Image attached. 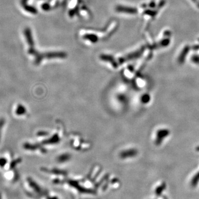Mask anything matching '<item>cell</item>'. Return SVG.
<instances>
[{"mask_svg": "<svg viewBox=\"0 0 199 199\" xmlns=\"http://www.w3.org/2000/svg\"><path fill=\"white\" fill-rule=\"evenodd\" d=\"M6 120L4 118H0V141H1V131L2 129V128L5 124Z\"/></svg>", "mask_w": 199, "mask_h": 199, "instance_id": "obj_4", "label": "cell"}, {"mask_svg": "<svg viewBox=\"0 0 199 199\" xmlns=\"http://www.w3.org/2000/svg\"><path fill=\"white\" fill-rule=\"evenodd\" d=\"M8 160L5 157H1L0 158V167L4 168L5 167L6 165L7 164Z\"/></svg>", "mask_w": 199, "mask_h": 199, "instance_id": "obj_3", "label": "cell"}, {"mask_svg": "<svg viewBox=\"0 0 199 199\" xmlns=\"http://www.w3.org/2000/svg\"><path fill=\"white\" fill-rule=\"evenodd\" d=\"M15 113L17 116H23L26 113V107L22 104H18L15 108Z\"/></svg>", "mask_w": 199, "mask_h": 199, "instance_id": "obj_1", "label": "cell"}, {"mask_svg": "<svg viewBox=\"0 0 199 199\" xmlns=\"http://www.w3.org/2000/svg\"><path fill=\"white\" fill-rule=\"evenodd\" d=\"M22 161V159L20 158H18L15 159V160H12L11 162L10 165V168L11 169H13L15 168V166L21 162Z\"/></svg>", "mask_w": 199, "mask_h": 199, "instance_id": "obj_2", "label": "cell"}]
</instances>
